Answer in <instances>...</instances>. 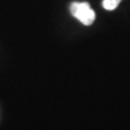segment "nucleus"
Here are the masks:
<instances>
[{"instance_id":"1","label":"nucleus","mask_w":130,"mask_h":130,"mask_svg":"<svg viewBox=\"0 0 130 130\" xmlns=\"http://www.w3.org/2000/svg\"><path fill=\"white\" fill-rule=\"evenodd\" d=\"M70 11V14L84 25H92L95 19V13L87 2H72Z\"/></svg>"},{"instance_id":"2","label":"nucleus","mask_w":130,"mask_h":130,"mask_svg":"<svg viewBox=\"0 0 130 130\" xmlns=\"http://www.w3.org/2000/svg\"><path fill=\"white\" fill-rule=\"evenodd\" d=\"M121 1V0H103L102 6L107 11H113L119 6Z\"/></svg>"}]
</instances>
